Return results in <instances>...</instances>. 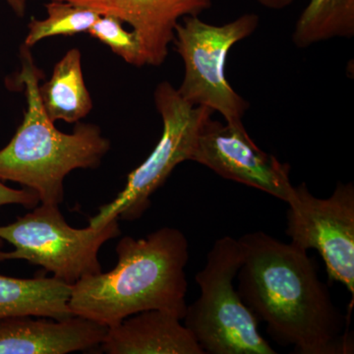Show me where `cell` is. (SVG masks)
Here are the masks:
<instances>
[{
    "label": "cell",
    "mask_w": 354,
    "mask_h": 354,
    "mask_svg": "<svg viewBox=\"0 0 354 354\" xmlns=\"http://www.w3.org/2000/svg\"><path fill=\"white\" fill-rule=\"evenodd\" d=\"M239 241L244 259L237 291L277 344L298 354L353 353L351 320L335 306L306 250L263 232Z\"/></svg>",
    "instance_id": "1"
},
{
    "label": "cell",
    "mask_w": 354,
    "mask_h": 354,
    "mask_svg": "<svg viewBox=\"0 0 354 354\" xmlns=\"http://www.w3.org/2000/svg\"><path fill=\"white\" fill-rule=\"evenodd\" d=\"M189 246L183 232L162 227L145 239L125 236L116 245L118 264L72 286V314L111 328L127 317L162 310L183 320Z\"/></svg>",
    "instance_id": "2"
},
{
    "label": "cell",
    "mask_w": 354,
    "mask_h": 354,
    "mask_svg": "<svg viewBox=\"0 0 354 354\" xmlns=\"http://www.w3.org/2000/svg\"><path fill=\"white\" fill-rule=\"evenodd\" d=\"M30 48H21L22 69L11 85L24 88V120L8 145L0 150V180L20 183L39 195L44 204L64 201V181L76 169H95L109 150L101 129L79 123L74 132H60L48 118L39 94L43 72L35 64Z\"/></svg>",
    "instance_id": "3"
},
{
    "label": "cell",
    "mask_w": 354,
    "mask_h": 354,
    "mask_svg": "<svg viewBox=\"0 0 354 354\" xmlns=\"http://www.w3.org/2000/svg\"><path fill=\"white\" fill-rule=\"evenodd\" d=\"M241 242L225 236L215 241L198 272L200 297L187 305L185 327L205 353L276 354L261 335L258 320L242 301L234 281L243 264Z\"/></svg>",
    "instance_id": "4"
},
{
    "label": "cell",
    "mask_w": 354,
    "mask_h": 354,
    "mask_svg": "<svg viewBox=\"0 0 354 354\" xmlns=\"http://www.w3.org/2000/svg\"><path fill=\"white\" fill-rule=\"evenodd\" d=\"M259 22L255 13L223 25L209 24L199 16L179 21L172 41L184 64L179 95L192 106L221 114L230 124H241L250 104L228 83L225 64L232 46L254 34Z\"/></svg>",
    "instance_id": "5"
},
{
    "label": "cell",
    "mask_w": 354,
    "mask_h": 354,
    "mask_svg": "<svg viewBox=\"0 0 354 354\" xmlns=\"http://www.w3.org/2000/svg\"><path fill=\"white\" fill-rule=\"evenodd\" d=\"M153 97L164 124L162 137L145 162L128 174L125 187L115 199L90 218L88 227L100 228L113 220L141 218L150 207L151 196L177 165L191 160L200 131L214 114L206 106L186 102L169 82L158 84Z\"/></svg>",
    "instance_id": "6"
},
{
    "label": "cell",
    "mask_w": 354,
    "mask_h": 354,
    "mask_svg": "<svg viewBox=\"0 0 354 354\" xmlns=\"http://www.w3.org/2000/svg\"><path fill=\"white\" fill-rule=\"evenodd\" d=\"M120 234L118 220L100 228L77 230L66 223L58 205L41 203L10 225H0V239L15 248L11 252L0 250V261H28L73 286L84 277L102 272L100 249Z\"/></svg>",
    "instance_id": "7"
},
{
    "label": "cell",
    "mask_w": 354,
    "mask_h": 354,
    "mask_svg": "<svg viewBox=\"0 0 354 354\" xmlns=\"http://www.w3.org/2000/svg\"><path fill=\"white\" fill-rule=\"evenodd\" d=\"M286 234L291 243L304 250L315 249L332 281L342 283L354 302V185L337 183L329 198H317L306 184L295 187L288 203Z\"/></svg>",
    "instance_id": "8"
},
{
    "label": "cell",
    "mask_w": 354,
    "mask_h": 354,
    "mask_svg": "<svg viewBox=\"0 0 354 354\" xmlns=\"http://www.w3.org/2000/svg\"><path fill=\"white\" fill-rule=\"evenodd\" d=\"M191 160L223 178L263 191L286 204L295 197L290 165L261 150L243 123L234 125L209 118L200 131Z\"/></svg>",
    "instance_id": "9"
},
{
    "label": "cell",
    "mask_w": 354,
    "mask_h": 354,
    "mask_svg": "<svg viewBox=\"0 0 354 354\" xmlns=\"http://www.w3.org/2000/svg\"><path fill=\"white\" fill-rule=\"evenodd\" d=\"M53 1V0H48ZM86 7L128 23L138 38L144 66H160L169 55L177 23L209 10L213 0H55Z\"/></svg>",
    "instance_id": "10"
},
{
    "label": "cell",
    "mask_w": 354,
    "mask_h": 354,
    "mask_svg": "<svg viewBox=\"0 0 354 354\" xmlns=\"http://www.w3.org/2000/svg\"><path fill=\"white\" fill-rule=\"evenodd\" d=\"M12 317L0 320V354H66L101 346L109 328L73 315L62 320Z\"/></svg>",
    "instance_id": "11"
},
{
    "label": "cell",
    "mask_w": 354,
    "mask_h": 354,
    "mask_svg": "<svg viewBox=\"0 0 354 354\" xmlns=\"http://www.w3.org/2000/svg\"><path fill=\"white\" fill-rule=\"evenodd\" d=\"M109 354H205L180 319L162 310H147L125 318L101 344Z\"/></svg>",
    "instance_id": "12"
},
{
    "label": "cell",
    "mask_w": 354,
    "mask_h": 354,
    "mask_svg": "<svg viewBox=\"0 0 354 354\" xmlns=\"http://www.w3.org/2000/svg\"><path fill=\"white\" fill-rule=\"evenodd\" d=\"M72 286L53 278L15 279L0 274V320L34 316L62 320L69 308Z\"/></svg>",
    "instance_id": "13"
},
{
    "label": "cell",
    "mask_w": 354,
    "mask_h": 354,
    "mask_svg": "<svg viewBox=\"0 0 354 354\" xmlns=\"http://www.w3.org/2000/svg\"><path fill=\"white\" fill-rule=\"evenodd\" d=\"M39 94L53 122H77L90 113L93 102L84 82L80 51L77 48L67 51L55 65L50 80L39 87Z\"/></svg>",
    "instance_id": "14"
},
{
    "label": "cell",
    "mask_w": 354,
    "mask_h": 354,
    "mask_svg": "<svg viewBox=\"0 0 354 354\" xmlns=\"http://www.w3.org/2000/svg\"><path fill=\"white\" fill-rule=\"evenodd\" d=\"M353 36L354 0H310L295 23L292 41L298 48H306Z\"/></svg>",
    "instance_id": "15"
},
{
    "label": "cell",
    "mask_w": 354,
    "mask_h": 354,
    "mask_svg": "<svg viewBox=\"0 0 354 354\" xmlns=\"http://www.w3.org/2000/svg\"><path fill=\"white\" fill-rule=\"evenodd\" d=\"M48 17L44 20L32 18L29 23V34L24 46L32 48L41 39L55 36H73L88 32L100 14L64 1H48L46 4Z\"/></svg>",
    "instance_id": "16"
},
{
    "label": "cell",
    "mask_w": 354,
    "mask_h": 354,
    "mask_svg": "<svg viewBox=\"0 0 354 354\" xmlns=\"http://www.w3.org/2000/svg\"><path fill=\"white\" fill-rule=\"evenodd\" d=\"M122 24V21L113 16L101 15L88 30V32L109 46L127 64L133 66H144L138 38L134 32L124 30Z\"/></svg>",
    "instance_id": "17"
},
{
    "label": "cell",
    "mask_w": 354,
    "mask_h": 354,
    "mask_svg": "<svg viewBox=\"0 0 354 354\" xmlns=\"http://www.w3.org/2000/svg\"><path fill=\"white\" fill-rule=\"evenodd\" d=\"M39 202V195L34 190L27 187L26 189H13L0 180V207L18 204L28 209H34Z\"/></svg>",
    "instance_id": "18"
},
{
    "label": "cell",
    "mask_w": 354,
    "mask_h": 354,
    "mask_svg": "<svg viewBox=\"0 0 354 354\" xmlns=\"http://www.w3.org/2000/svg\"><path fill=\"white\" fill-rule=\"evenodd\" d=\"M258 3L270 10H283L295 2V0H257Z\"/></svg>",
    "instance_id": "19"
},
{
    "label": "cell",
    "mask_w": 354,
    "mask_h": 354,
    "mask_svg": "<svg viewBox=\"0 0 354 354\" xmlns=\"http://www.w3.org/2000/svg\"><path fill=\"white\" fill-rule=\"evenodd\" d=\"M7 3L11 7L16 15L23 17L27 7V0H6Z\"/></svg>",
    "instance_id": "20"
},
{
    "label": "cell",
    "mask_w": 354,
    "mask_h": 354,
    "mask_svg": "<svg viewBox=\"0 0 354 354\" xmlns=\"http://www.w3.org/2000/svg\"><path fill=\"white\" fill-rule=\"evenodd\" d=\"M2 246H3V241H2L1 239H0V248H1Z\"/></svg>",
    "instance_id": "21"
}]
</instances>
